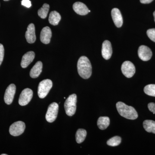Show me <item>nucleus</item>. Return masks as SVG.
Here are the masks:
<instances>
[{
    "instance_id": "nucleus-16",
    "label": "nucleus",
    "mask_w": 155,
    "mask_h": 155,
    "mask_svg": "<svg viewBox=\"0 0 155 155\" xmlns=\"http://www.w3.org/2000/svg\"><path fill=\"white\" fill-rule=\"evenodd\" d=\"M35 57V54L33 51L28 52L22 57L21 62V66L22 68H25L28 67L33 61Z\"/></svg>"
},
{
    "instance_id": "nucleus-32",
    "label": "nucleus",
    "mask_w": 155,
    "mask_h": 155,
    "mask_svg": "<svg viewBox=\"0 0 155 155\" xmlns=\"http://www.w3.org/2000/svg\"><path fill=\"white\" fill-rule=\"evenodd\" d=\"M4 1H9V0H4Z\"/></svg>"
},
{
    "instance_id": "nucleus-1",
    "label": "nucleus",
    "mask_w": 155,
    "mask_h": 155,
    "mask_svg": "<svg viewBox=\"0 0 155 155\" xmlns=\"http://www.w3.org/2000/svg\"><path fill=\"white\" fill-rule=\"evenodd\" d=\"M78 72L84 79H88L92 74V66L90 61L85 56L79 58L77 63Z\"/></svg>"
},
{
    "instance_id": "nucleus-25",
    "label": "nucleus",
    "mask_w": 155,
    "mask_h": 155,
    "mask_svg": "<svg viewBox=\"0 0 155 155\" xmlns=\"http://www.w3.org/2000/svg\"><path fill=\"white\" fill-rule=\"evenodd\" d=\"M147 35L150 39L155 42V28H151L147 31Z\"/></svg>"
},
{
    "instance_id": "nucleus-20",
    "label": "nucleus",
    "mask_w": 155,
    "mask_h": 155,
    "mask_svg": "<svg viewBox=\"0 0 155 155\" xmlns=\"http://www.w3.org/2000/svg\"><path fill=\"white\" fill-rule=\"evenodd\" d=\"M145 130L149 133L155 134V122L151 120H146L143 122Z\"/></svg>"
},
{
    "instance_id": "nucleus-6",
    "label": "nucleus",
    "mask_w": 155,
    "mask_h": 155,
    "mask_svg": "<svg viewBox=\"0 0 155 155\" xmlns=\"http://www.w3.org/2000/svg\"><path fill=\"white\" fill-rule=\"evenodd\" d=\"M25 128V123L22 121L14 122L10 126L9 132L11 135L18 136L24 132Z\"/></svg>"
},
{
    "instance_id": "nucleus-29",
    "label": "nucleus",
    "mask_w": 155,
    "mask_h": 155,
    "mask_svg": "<svg viewBox=\"0 0 155 155\" xmlns=\"http://www.w3.org/2000/svg\"><path fill=\"white\" fill-rule=\"evenodd\" d=\"M153 0H140V3L142 4H150L153 2Z\"/></svg>"
},
{
    "instance_id": "nucleus-3",
    "label": "nucleus",
    "mask_w": 155,
    "mask_h": 155,
    "mask_svg": "<svg viewBox=\"0 0 155 155\" xmlns=\"http://www.w3.org/2000/svg\"><path fill=\"white\" fill-rule=\"evenodd\" d=\"M77 96L75 94L70 95L66 100L64 104V108L66 114L72 116L75 114L76 110Z\"/></svg>"
},
{
    "instance_id": "nucleus-26",
    "label": "nucleus",
    "mask_w": 155,
    "mask_h": 155,
    "mask_svg": "<svg viewBox=\"0 0 155 155\" xmlns=\"http://www.w3.org/2000/svg\"><path fill=\"white\" fill-rule=\"evenodd\" d=\"M5 49L2 45L0 44V66L2 63L4 59Z\"/></svg>"
},
{
    "instance_id": "nucleus-30",
    "label": "nucleus",
    "mask_w": 155,
    "mask_h": 155,
    "mask_svg": "<svg viewBox=\"0 0 155 155\" xmlns=\"http://www.w3.org/2000/svg\"><path fill=\"white\" fill-rule=\"evenodd\" d=\"M153 16L154 17V21L155 22V11H154V12L153 13Z\"/></svg>"
},
{
    "instance_id": "nucleus-2",
    "label": "nucleus",
    "mask_w": 155,
    "mask_h": 155,
    "mask_svg": "<svg viewBox=\"0 0 155 155\" xmlns=\"http://www.w3.org/2000/svg\"><path fill=\"white\" fill-rule=\"evenodd\" d=\"M116 106L119 114L122 117L130 120H134L138 117V114L133 107L127 106L122 102H118Z\"/></svg>"
},
{
    "instance_id": "nucleus-4",
    "label": "nucleus",
    "mask_w": 155,
    "mask_h": 155,
    "mask_svg": "<svg viewBox=\"0 0 155 155\" xmlns=\"http://www.w3.org/2000/svg\"><path fill=\"white\" fill-rule=\"evenodd\" d=\"M53 86L52 81L47 79L42 81L39 84L38 94L40 98H44L49 92Z\"/></svg>"
},
{
    "instance_id": "nucleus-11",
    "label": "nucleus",
    "mask_w": 155,
    "mask_h": 155,
    "mask_svg": "<svg viewBox=\"0 0 155 155\" xmlns=\"http://www.w3.org/2000/svg\"><path fill=\"white\" fill-rule=\"evenodd\" d=\"M112 19L115 25L118 28L122 27L123 24V18L121 12L118 8H114L111 11Z\"/></svg>"
},
{
    "instance_id": "nucleus-9",
    "label": "nucleus",
    "mask_w": 155,
    "mask_h": 155,
    "mask_svg": "<svg viewBox=\"0 0 155 155\" xmlns=\"http://www.w3.org/2000/svg\"><path fill=\"white\" fill-rule=\"evenodd\" d=\"M16 90V87L14 84H11L7 87L4 96V100L7 104H11L13 102Z\"/></svg>"
},
{
    "instance_id": "nucleus-7",
    "label": "nucleus",
    "mask_w": 155,
    "mask_h": 155,
    "mask_svg": "<svg viewBox=\"0 0 155 155\" xmlns=\"http://www.w3.org/2000/svg\"><path fill=\"white\" fill-rule=\"evenodd\" d=\"M121 70L123 75L127 78H130L135 73V67L131 62L126 61L122 64Z\"/></svg>"
},
{
    "instance_id": "nucleus-28",
    "label": "nucleus",
    "mask_w": 155,
    "mask_h": 155,
    "mask_svg": "<svg viewBox=\"0 0 155 155\" xmlns=\"http://www.w3.org/2000/svg\"><path fill=\"white\" fill-rule=\"evenodd\" d=\"M148 107L150 111L155 114V103H150L148 105Z\"/></svg>"
},
{
    "instance_id": "nucleus-17",
    "label": "nucleus",
    "mask_w": 155,
    "mask_h": 155,
    "mask_svg": "<svg viewBox=\"0 0 155 155\" xmlns=\"http://www.w3.org/2000/svg\"><path fill=\"white\" fill-rule=\"evenodd\" d=\"M43 64L41 61L37 62L33 66L32 69H31L30 76L32 78H38L40 75L42 69Z\"/></svg>"
},
{
    "instance_id": "nucleus-19",
    "label": "nucleus",
    "mask_w": 155,
    "mask_h": 155,
    "mask_svg": "<svg viewBox=\"0 0 155 155\" xmlns=\"http://www.w3.org/2000/svg\"><path fill=\"white\" fill-rule=\"evenodd\" d=\"M110 124V118L108 117H100L97 122L98 127L101 130H105Z\"/></svg>"
},
{
    "instance_id": "nucleus-27",
    "label": "nucleus",
    "mask_w": 155,
    "mask_h": 155,
    "mask_svg": "<svg viewBox=\"0 0 155 155\" xmlns=\"http://www.w3.org/2000/svg\"><path fill=\"white\" fill-rule=\"evenodd\" d=\"M21 4L22 5L27 8H29L31 6V2L29 0H22Z\"/></svg>"
},
{
    "instance_id": "nucleus-21",
    "label": "nucleus",
    "mask_w": 155,
    "mask_h": 155,
    "mask_svg": "<svg viewBox=\"0 0 155 155\" xmlns=\"http://www.w3.org/2000/svg\"><path fill=\"white\" fill-rule=\"evenodd\" d=\"M87 131L85 129H78L75 135L76 141L77 143H81L83 142L86 138Z\"/></svg>"
},
{
    "instance_id": "nucleus-22",
    "label": "nucleus",
    "mask_w": 155,
    "mask_h": 155,
    "mask_svg": "<svg viewBox=\"0 0 155 155\" xmlns=\"http://www.w3.org/2000/svg\"><path fill=\"white\" fill-rule=\"evenodd\" d=\"M49 5L44 4L40 9H39L38 14L42 19H45L47 17L48 13L49 10Z\"/></svg>"
},
{
    "instance_id": "nucleus-23",
    "label": "nucleus",
    "mask_w": 155,
    "mask_h": 155,
    "mask_svg": "<svg viewBox=\"0 0 155 155\" xmlns=\"http://www.w3.org/2000/svg\"><path fill=\"white\" fill-rule=\"evenodd\" d=\"M121 141V137L116 136L109 139L107 142V144L110 146L116 147L120 144Z\"/></svg>"
},
{
    "instance_id": "nucleus-5",
    "label": "nucleus",
    "mask_w": 155,
    "mask_h": 155,
    "mask_svg": "<svg viewBox=\"0 0 155 155\" xmlns=\"http://www.w3.org/2000/svg\"><path fill=\"white\" fill-rule=\"evenodd\" d=\"M58 110L59 105L57 103H52L49 106L45 116L47 122L52 123L56 120L58 116Z\"/></svg>"
},
{
    "instance_id": "nucleus-15",
    "label": "nucleus",
    "mask_w": 155,
    "mask_h": 155,
    "mask_svg": "<svg viewBox=\"0 0 155 155\" xmlns=\"http://www.w3.org/2000/svg\"><path fill=\"white\" fill-rule=\"evenodd\" d=\"M52 37V32L51 28L46 26L42 28L40 35V40L43 43L48 44L51 41Z\"/></svg>"
},
{
    "instance_id": "nucleus-12",
    "label": "nucleus",
    "mask_w": 155,
    "mask_h": 155,
    "mask_svg": "<svg viewBox=\"0 0 155 155\" xmlns=\"http://www.w3.org/2000/svg\"><path fill=\"white\" fill-rule=\"evenodd\" d=\"M25 37L26 41L28 43H34L36 41L35 27L34 24L33 23H31L28 25L27 31L25 32Z\"/></svg>"
},
{
    "instance_id": "nucleus-14",
    "label": "nucleus",
    "mask_w": 155,
    "mask_h": 155,
    "mask_svg": "<svg viewBox=\"0 0 155 155\" xmlns=\"http://www.w3.org/2000/svg\"><path fill=\"white\" fill-rule=\"evenodd\" d=\"M73 9L75 13L78 15H87L89 13V10L86 5L81 2H76L73 5Z\"/></svg>"
},
{
    "instance_id": "nucleus-31",
    "label": "nucleus",
    "mask_w": 155,
    "mask_h": 155,
    "mask_svg": "<svg viewBox=\"0 0 155 155\" xmlns=\"http://www.w3.org/2000/svg\"><path fill=\"white\" fill-rule=\"evenodd\" d=\"M2 155H7V154H2Z\"/></svg>"
},
{
    "instance_id": "nucleus-18",
    "label": "nucleus",
    "mask_w": 155,
    "mask_h": 155,
    "mask_svg": "<svg viewBox=\"0 0 155 155\" xmlns=\"http://www.w3.org/2000/svg\"><path fill=\"white\" fill-rule=\"evenodd\" d=\"M61 15L56 11L51 12L49 17V22L50 24L53 25H58L61 20Z\"/></svg>"
},
{
    "instance_id": "nucleus-10",
    "label": "nucleus",
    "mask_w": 155,
    "mask_h": 155,
    "mask_svg": "<svg viewBox=\"0 0 155 155\" xmlns=\"http://www.w3.org/2000/svg\"><path fill=\"white\" fill-rule=\"evenodd\" d=\"M138 55L143 61H149L152 56V52L149 48L145 45H141L139 48Z\"/></svg>"
},
{
    "instance_id": "nucleus-24",
    "label": "nucleus",
    "mask_w": 155,
    "mask_h": 155,
    "mask_svg": "<svg viewBox=\"0 0 155 155\" xmlns=\"http://www.w3.org/2000/svg\"><path fill=\"white\" fill-rule=\"evenodd\" d=\"M144 92L148 95L155 97V84H148L145 87Z\"/></svg>"
},
{
    "instance_id": "nucleus-13",
    "label": "nucleus",
    "mask_w": 155,
    "mask_h": 155,
    "mask_svg": "<svg viewBox=\"0 0 155 155\" xmlns=\"http://www.w3.org/2000/svg\"><path fill=\"white\" fill-rule=\"evenodd\" d=\"M113 53L111 43L108 40L105 41L103 42L102 48V55L103 58L108 60L111 58Z\"/></svg>"
},
{
    "instance_id": "nucleus-8",
    "label": "nucleus",
    "mask_w": 155,
    "mask_h": 155,
    "mask_svg": "<svg viewBox=\"0 0 155 155\" xmlns=\"http://www.w3.org/2000/svg\"><path fill=\"white\" fill-rule=\"evenodd\" d=\"M33 97V91L30 89L27 88L23 90L20 95L19 104L20 105L24 106L28 104Z\"/></svg>"
}]
</instances>
